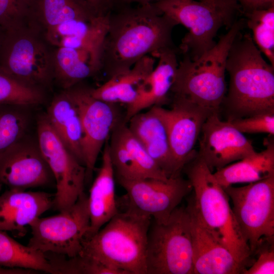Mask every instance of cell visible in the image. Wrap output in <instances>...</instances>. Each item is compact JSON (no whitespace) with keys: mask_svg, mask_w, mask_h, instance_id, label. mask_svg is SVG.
Here are the masks:
<instances>
[{"mask_svg":"<svg viewBox=\"0 0 274 274\" xmlns=\"http://www.w3.org/2000/svg\"><path fill=\"white\" fill-rule=\"evenodd\" d=\"M178 24L153 3L115 6L108 14L98 52L99 75L107 79L129 70L147 55L175 47L172 32Z\"/></svg>","mask_w":274,"mask_h":274,"instance_id":"cell-1","label":"cell"},{"mask_svg":"<svg viewBox=\"0 0 274 274\" xmlns=\"http://www.w3.org/2000/svg\"><path fill=\"white\" fill-rule=\"evenodd\" d=\"M228 93L222 103L227 120L274 111V66L264 59L250 33L240 32L228 53Z\"/></svg>","mask_w":274,"mask_h":274,"instance_id":"cell-2","label":"cell"},{"mask_svg":"<svg viewBox=\"0 0 274 274\" xmlns=\"http://www.w3.org/2000/svg\"><path fill=\"white\" fill-rule=\"evenodd\" d=\"M183 169L194 192L188 205L203 226L246 268L251 253L224 188L197 153Z\"/></svg>","mask_w":274,"mask_h":274,"instance_id":"cell-3","label":"cell"},{"mask_svg":"<svg viewBox=\"0 0 274 274\" xmlns=\"http://www.w3.org/2000/svg\"><path fill=\"white\" fill-rule=\"evenodd\" d=\"M151 221L150 217L127 210L119 211L96 233L84 238L80 253L126 274H147L148 233Z\"/></svg>","mask_w":274,"mask_h":274,"instance_id":"cell-4","label":"cell"},{"mask_svg":"<svg viewBox=\"0 0 274 274\" xmlns=\"http://www.w3.org/2000/svg\"><path fill=\"white\" fill-rule=\"evenodd\" d=\"M246 20H235L210 50L195 60L184 55L179 62L170 92L219 112L226 93L225 72L229 50Z\"/></svg>","mask_w":274,"mask_h":274,"instance_id":"cell-5","label":"cell"},{"mask_svg":"<svg viewBox=\"0 0 274 274\" xmlns=\"http://www.w3.org/2000/svg\"><path fill=\"white\" fill-rule=\"evenodd\" d=\"M153 4L176 23L188 31L179 46L184 55L195 60L216 44L218 31L229 29L242 9L236 0L211 2L196 0H157Z\"/></svg>","mask_w":274,"mask_h":274,"instance_id":"cell-6","label":"cell"},{"mask_svg":"<svg viewBox=\"0 0 274 274\" xmlns=\"http://www.w3.org/2000/svg\"><path fill=\"white\" fill-rule=\"evenodd\" d=\"M54 47L40 33L22 24L6 30L0 70L22 83L46 91L53 80Z\"/></svg>","mask_w":274,"mask_h":274,"instance_id":"cell-7","label":"cell"},{"mask_svg":"<svg viewBox=\"0 0 274 274\" xmlns=\"http://www.w3.org/2000/svg\"><path fill=\"white\" fill-rule=\"evenodd\" d=\"M147 274H193L190 216L177 207L168 219L153 220L148 233Z\"/></svg>","mask_w":274,"mask_h":274,"instance_id":"cell-8","label":"cell"},{"mask_svg":"<svg viewBox=\"0 0 274 274\" xmlns=\"http://www.w3.org/2000/svg\"><path fill=\"white\" fill-rule=\"evenodd\" d=\"M252 256L265 242L274 243V176L243 187L224 188Z\"/></svg>","mask_w":274,"mask_h":274,"instance_id":"cell-9","label":"cell"},{"mask_svg":"<svg viewBox=\"0 0 274 274\" xmlns=\"http://www.w3.org/2000/svg\"><path fill=\"white\" fill-rule=\"evenodd\" d=\"M29 226L28 247L68 257L79 254L90 226L88 195L84 192L68 209L51 217H39Z\"/></svg>","mask_w":274,"mask_h":274,"instance_id":"cell-10","label":"cell"},{"mask_svg":"<svg viewBox=\"0 0 274 274\" xmlns=\"http://www.w3.org/2000/svg\"><path fill=\"white\" fill-rule=\"evenodd\" d=\"M37 141L56 183L53 207L63 212L84 192L86 168L61 141L46 114L37 120Z\"/></svg>","mask_w":274,"mask_h":274,"instance_id":"cell-11","label":"cell"},{"mask_svg":"<svg viewBox=\"0 0 274 274\" xmlns=\"http://www.w3.org/2000/svg\"><path fill=\"white\" fill-rule=\"evenodd\" d=\"M66 90L75 102L81 118L83 131L82 151L86 182L92 177L101 149L113 129L124 119V115L120 113L117 104L93 96L90 87L83 82Z\"/></svg>","mask_w":274,"mask_h":274,"instance_id":"cell-12","label":"cell"},{"mask_svg":"<svg viewBox=\"0 0 274 274\" xmlns=\"http://www.w3.org/2000/svg\"><path fill=\"white\" fill-rule=\"evenodd\" d=\"M117 179L126 192V210L150 217L158 223L166 221L183 198L192 190L188 180L183 179L181 175L166 181Z\"/></svg>","mask_w":274,"mask_h":274,"instance_id":"cell-13","label":"cell"},{"mask_svg":"<svg viewBox=\"0 0 274 274\" xmlns=\"http://www.w3.org/2000/svg\"><path fill=\"white\" fill-rule=\"evenodd\" d=\"M157 108L166 125L177 177L196 155L193 148L202 125L208 116L215 112L175 94H173L170 109L161 106Z\"/></svg>","mask_w":274,"mask_h":274,"instance_id":"cell-14","label":"cell"},{"mask_svg":"<svg viewBox=\"0 0 274 274\" xmlns=\"http://www.w3.org/2000/svg\"><path fill=\"white\" fill-rule=\"evenodd\" d=\"M212 112L204 122L198 138L197 155L212 171L254 154L252 142L228 121Z\"/></svg>","mask_w":274,"mask_h":274,"instance_id":"cell-15","label":"cell"},{"mask_svg":"<svg viewBox=\"0 0 274 274\" xmlns=\"http://www.w3.org/2000/svg\"><path fill=\"white\" fill-rule=\"evenodd\" d=\"M53 175L38 141L26 136L0 158V184L25 190L52 183Z\"/></svg>","mask_w":274,"mask_h":274,"instance_id":"cell-16","label":"cell"},{"mask_svg":"<svg viewBox=\"0 0 274 274\" xmlns=\"http://www.w3.org/2000/svg\"><path fill=\"white\" fill-rule=\"evenodd\" d=\"M110 137V155L117 179H169L131 133L124 119L113 129Z\"/></svg>","mask_w":274,"mask_h":274,"instance_id":"cell-17","label":"cell"},{"mask_svg":"<svg viewBox=\"0 0 274 274\" xmlns=\"http://www.w3.org/2000/svg\"><path fill=\"white\" fill-rule=\"evenodd\" d=\"M193 274H237L245 268L200 223L191 208Z\"/></svg>","mask_w":274,"mask_h":274,"instance_id":"cell-18","label":"cell"},{"mask_svg":"<svg viewBox=\"0 0 274 274\" xmlns=\"http://www.w3.org/2000/svg\"><path fill=\"white\" fill-rule=\"evenodd\" d=\"M53 195L9 189L0 195V230L24 235L26 227L53 207Z\"/></svg>","mask_w":274,"mask_h":274,"instance_id":"cell-19","label":"cell"},{"mask_svg":"<svg viewBox=\"0 0 274 274\" xmlns=\"http://www.w3.org/2000/svg\"><path fill=\"white\" fill-rule=\"evenodd\" d=\"M127 124L131 133L167 177H175L167 129L157 106L152 107L146 112L135 114Z\"/></svg>","mask_w":274,"mask_h":274,"instance_id":"cell-20","label":"cell"},{"mask_svg":"<svg viewBox=\"0 0 274 274\" xmlns=\"http://www.w3.org/2000/svg\"><path fill=\"white\" fill-rule=\"evenodd\" d=\"M154 57L158 60L157 64L143 83L135 100L126 106V123L144 109L161 106L168 100L179 64L176 48L164 49Z\"/></svg>","mask_w":274,"mask_h":274,"instance_id":"cell-21","label":"cell"},{"mask_svg":"<svg viewBox=\"0 0 274 274\" xmlns=\"http://www.w3.org/2000/svg\"><path fill=\"white\" fill-rule=\"evenodd\" d=\"M115 192V173L108 140L104 145L101 167L88 195L90 226L84 238L96 233L119 212Z\"/></svg>","mask_w":274,"mask_h":274,"instance_id":"cell-22","label":"cell"},{"mask_svg":"<svg viewBox=\"0 0 274 274\" xmlns=\"http://www.w3.org/2000/svg\"><path fill=\"white\" fill-rule=\"evenodd\" d=\"M97 17L82 0H30L24 24L44 36L49 29L69 20Z\"/></svg>","mask_w":274,"mask_h":274,"instance_id":"cell-23","label":"cell"},{"mask_svg":"<svg viewBox=\"0 0 274 274\" xmlns=\"http://www.w3.org/2000/svg\"><path fill=\"white\" fill-rule=\"evenodd\" d=\"M155 58L147 55L128 71L107 79L96 88L90 87L93 96L113 104H132L141 87L155 66Z\"/></svg>","mask_w":274,"mask_h":274,"instance_id":"cell-24","label":"cell"},{"mask_svg":"<svg viewBox=\"0 0 274 274\" xmlns=\"http://www.w3.org/2000/svg\"><path fill=\"white\" fill-rule=\"evenodd\" d=\"M46 115L61 141L84 165L82 151L83 131L80 114L75 102L66 90L55 96Z\"/></svg>","mask_w":274,"mask_h":274,"instance_id":"cell-25","label":"cell"},{"mask_svg":"<svg viewBox=\"0 0 274 274\" xmlns=\"http://www.w3.org/2000/svg\"><path fill=\"white\" fill-rule=\"evenodd\" d=\"M98 51L54 47L53 80L63 90L99 75Z\"/></svg>","mask_w":274,"mask_h":274,"instance_id":"cell-26","label":"cell"},{"mask_svg":"<svg viewBox=\"0 0 274 274\" xmlns=\"http://www.w3.org/2000/svg\"><path fill=\"white\" fill-rule=\"evenodd\" d=\"M260 152L229 164L213 174L223 188L237 183H253L274 176V142L273 138L265 143Z\"/></svg>","mask_w":274,"mask_h":274,"instance_id":"cell-27","label":"cell"},{"mask_svg":"<svg viewBox=\"0 0 274 274\" xmlns=\"http://www.w3.org/2000/svg\"><path fill=\"white\" fill-rule=\"evenodd\" d=\"M0 266L53 273L44 253L24 246L0 230Z\"/></svg>","mask_w":274,"mask_h":274,"instance_id":"cell-28","label":"cell"},{"mask_svg":"<svg viewBox=\"0 0 274 274\" xmlns=\"http://www.w3.org/2000/svg\"><path fill=\"white\" fill-rule=\"evenodd\" d=\"M29 107L0 106V158L26 136Z\"/></svg>","mask_w":274,"mask_h":274,"instance_id":"cell-29","label":"cell"},{"mask_svg":"<svg viewBox=\"0 0 274 274\" xmlns=\"http://www.w3.org/2000/svg\"><path fill=\"white\" fill-rule=\"evenodd\" d=\"M44 254L53 274H125L121 269L82 253L72 257L52 253Z\"/></svg>","mask_w":274,"mask_h":274,"instance_id":"cell-30","label":"cell"},{"mask_svg":"<svg viewBox=\"0 0 274 274\" xmlns=\"http://www.w3.org/2000/svg\"><path fill=\"white\" fill-rule=\"evenodd\" d=\"M245 14L246 25L252 31L255 44L274 66V7Z\"/></svg>","mask_w":274,"mask_h":274,"instance_id":"cell-31","label":"cell"},{"mask_svg":"<svg viewBox=\"0 0 274 274\" xmlns=\"http://www.w3.org/2000/svg\"><path fill=\"white\" fill-rule=\"evenodd\" d=\"M108 15L92 20H69L49 29L44 37L53 47L60 39L68 37H89L102 40L107 30Z\"/></svg>","mask_w":274,"mask_h":274,"instance_id":"cell-32","label":"cell"},{"mask_svg":"<svg viewBox=\"0 0 274 274\" xmlns=\"http://www.w3.org/2000/svg\"><path fill=\"white\" fill-rule=\"evenodd\" d=\"M45 91L29 86L0 70V106L31 107L42 104Z\"/></svg>","mask_w":274,"mask_h":274,"instance_id":"cell-33","label":"cell"},{"mask_svg":"<svg viewBox=\"0 0 274 274\" xmlns=\"http://www.w3.org/2000/svg\"><path fill=\"white\" fill-rule=\"evenodd\" d=\"M242 133L274 134V111L258 113L244 118L227 120Z\"/></svg>","mask_w":274,"mask_h":274,"instance_id":"cell-34","label":"cell"},{"mask_svg":"<svg viewBox=\"0 0 274 274\" xmlns=\"http://www.w3.org/2000/svg\"><path fill=\"white\" fill-rule=\"evenodd\" d=\"M30 0H0V25L6 30L24 24Z\"/></svg>","mask_w":274,"mask_h":274,"instance_id":"cell-35","label":"cell"},{"mask_svg":"<svg viewBox=\"0 0 274 274\" xmlns=\"http://www.w3.org/2000/svg\"><path fill=\"white\" fill-rule=\"evenodd\" d=\"M256 260L249 268H245L243 274L274 273V243L265 242L256 252Z\"/></svg>","mask_w":274,"mask_h":274,"instance_id":"cell-36","label":"cell"},{"mask_svg":"<svg viewBox=\"0 0 274 274\" xmlns=\"http://www.w3.org/2000/svg\"><path fill=\"white\" fill-rule=\"evenodd\" d=\"M99 16H105L114 8V0H82Z\"/></svg>","mask_w":274,"mask_h":274,"instance_id":"cell-37","label":"cell"},{"mask_svg":"<svg viewBox=\"0 0 274 274\" xmlns=\"http://www.w3.org/2000/svg\"><path fill=\"white\" fill-rule=\"evenodd\" d=\"M157 0H114L115 6L145 5L152 3ZM201 1H208L211 2H221L226 0H198Z\"/></svg>","mask_w":274,"mask_h":274,"instance_id":"cell-38","label":"cell"},{"mask_svg":"<svg viewBox=\"0 0 274 274\" xmlns=\"http://www.w3.org/2000/svg\"><path fill=\"white\" fill-rule=\"evenodd\" d=\"M240 5L242 10L246 13L257 9L261 0H236Z\"/></svg>","mask_w":274,"mask_h":274,"instance_id":"cell-39","label":"cell"},{"mask_svg":"<svg viewBox=\"0 0 274 274\" xmlns=\"http://www.w3.org/2000/svg\"><path fill=\"white\" fill-rule=\"evenodd\" d=\"M272 7H274V0H261L258 9H266Z\"/></svg>","mask_w":274,"mask_h":274,"instance_id":"cell-40","label":"cell"},{"mask_svg":"<svg viewBox=\"0 0 274 274\" xmlns=\"http://www.w3.org/2000/svg\"><path fill=\"white\" fill-rule=\"evenodd\" d=\"M16 272L15 268H4L0 267V274H15Z\"/></svg>","mask_w":274,"mask_h":274,"instance_id":"cell-41","label":"cell"},{"mask_svg":"<svg viewBox=\"0 0 274 274\" xmlns=\"http://www.w3.org/2000/svg\"><path fill=\"white\" fill-rule=\"evenodd\" d=\"M6 33V30L0 25V50Z\"/></svg>","mask_w":274,"mask_h":274,"instance_id":"cell-42","label":"cell"}]
</instances>
